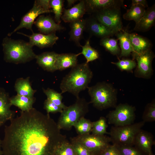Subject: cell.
<instances>
[{"instance_id":"cell-30","label":"cell","mask_w":155,"mask_h":155,"mask_svg":"<svg viewBox=\"0 0 155 155\" xmlns=\"http://www.w3.org/2000/svg\"><path fill=\"white\" fill-rule=\"evenodd\" d=\"M81 47L82 48V51L80 53V54L83 55L85 57L86 63H88L99 57L98 52L90 46L89 39L86 41L84 45H81Z\"/></svg>"},{"instance_id":"cell-39","label":"cell","mask_w":155,"mask_h":155,"mask_svg":"<svg viewBox=\"0 0 155 155\" xmlns=\"http://www.w3.org/2000/svg\"><path fill=\"white\" fill-rule=\"evenodd\" d=\"M44 105V108L46 110L48 115H49L50 113H61L63 110L61 108L47 99L45 100Z\"/></svg>"},{"instance_id":"cell-2","label":"cell","mask_w":155,"mask_h":155,"mask_svg":"<svg viewBox=\"0 0 155 155\" xmlns=\"http://www.w3.org/2000/svg\"><path fill=\"white\" fill-rule=\"evenodd\" d=\"M93 76L88 63L78 64L62 79L60 85L62 94L68 92L79 97L80 92L87 89Z\"/></svg>"},{"instance_id":"cell-26","label":"cell","mask_w":155,"mask_h":155,"mask_svg":"<svg viewBox=\"0 0 155 155\" xmlns=\"http://www.w3.org/2000/svg\"><path fill=\"white\" fill-rule=\"evenodd\" d=\"M128 33L124 30L117 33L115 35L119 40L121 53L119 56L126 57L134 51L128 35Z\"/></svg>"},{"instance_id":"cell-20","label":"cell","mask_w":155,"mask_h":155,"mask_svg":"<svg viewBox=\"0 0 155 155\" xmlns=\"http://www.w3.org/2000/svg\"><path fill=\"white\" fill-rule=\"evenodd\" d=\"M86 12L84 0H81L70 8L65 9L61 19L65 22L70 23L82 18Z\"/></svg>"},{"instance_id":"cell-9","label":"cell","mask_w":155,"mask_h":155,"mask_svg":"<svg viewBox=\"0 0 155 155\" xmlns=\"http://www.w3.org/2000/svg\"><path fill=\"white\" fill-rule=\"evenodd\" d=\"M73 138L85 146L93 155H100L111 142L110 137L105 135L90 133L78 135Z\"/></svg>"},{"instance_id":"cell-5","label":"cell","mask_w":155,"mask_h":155,"mask_svg":"<svg viewBox=\"0 0 155 155\" xmlns=\"http://www.w3.org/2000/svg\"><path fill=\"white\" fill-rule=\"evenodd\" d=\"M89 103L83 98H76L73 104L63 110L57 123L60 130L70 129L81 117L88 111Z\"/></svg>"},{"instance_id":"cell-18","label":"cell","mask_w":155,"mask_h":155,"mask_svg":"<svg viewBox=\"0 0 155 155\" xmlns=\"http://www.w3.org/2000/svg\"><path fill=\"white\" fill-rule=\"evenodd\" d=\"M155 22V5L148 7L142 16L137 23L134 30L137 32L148 31L154 25Z\"/></svg>"},{"instance_id":"cell-29","label":"cell","mask_w":155,"mask_h":155,"mask_svg":"<svg viewBox=\"0 0 155 155\" xmlns=\"http://www.w3.org/2000/svg\"><path fill=\"white\" fill-rule=\"evenodd\" d=\"M42 90L47 97V99L59 106L63 110L67 107L62 102L63 96L61 93L58 92L54 89L49 88L46 89L43 88Z\"/></svg>"},{"instance_id":"cell-11","label":"cell","mask_w":155,"mask_h":155,"mask_svg":"<svg viewBox=\"0 0 155 155\" xmlns=\"http://www.w3.org/2000/svg\"><path fill=\"white\" fill-rule=\"evenodd\" d=\"M155 55L151 49L139 55L133 56L137 62V71L140 75L148 77L152 71V62Z\"/></svg>"},{"instance_id":"cell-1","label":"cell","mask_w":155,"mask_h":155,"mask_svg":"<svg viewBox=\"0 0 155 155\" xmlns=\"http://www.w3.org/2000/svg\"><path fill=\"white\" fill-rule=\"evenodd\" d=\"M5 126L2 140L3 155H53L66 138L49 115L33 108L20 112Z\"/></svg>"},{"instance_id":"cell-4","label":"cell","mask_w":155,"mask_h":155,"mask_svg":"<svg viewBox=\"0 0 155 155\" xmlns=\"http://www.w3.org/2000/svg\"><path fill=\"white\" fill-rule=\"evenodd\" d=\"M87 89L91 98L89 103L97 109L102 110L116 106L117 91L112 84L99 82Z\"/></svg>"},{"instance_id":"cell-17","label":"cell","mask_w":155,"mask_h":155,"mask_svg":"<svg viewBox=\"0 0 155 155\" xmlns=\"http://www.w3.org/2000/svg\"><path fill=\"white\" fill-rule=\"evenodd\" d=\"M11 106L8 94L0 88V127L14 117L15 112L10 109Z\"/></svg>"},{"instance_id":"cell-23","label":"cell","mask_w":155,"mask_h":155,"mask_svg":"<svg viewBox=\"0 0 155 155\" xmlns=\"http://www.w3.org/2000/svg\"><path fill=\"white\" fill-rule=\"evenodd\" d=\"M86 23V19L82 18L70 23L69 40L78 46H81L80 41L85 30Z\"/></svg>"},{"instance_id":"cell-44","label":"cell","mask_w":155,"mask_h":155,"mask_svg":"<svg viewBox=\"0 0 155 155\" xmlns=\"http://www.w3.org/2000/svg\"><path fill=\"white\" fill-rule=\"evenodd\" d=\"M2 140L0 139V155H3V152L2 148Z\"/></svg>"},{"instance_id":"cell-22","label":"cell","mask_w":155,"mask_h":155,"mask_svg":"<svg viewBox=\"0 0 155 155\" xmlns=\"http://www.w3.org/2000/svg\"><path fill=\"white\" fill-rule=\"evenodd\" d=\"M80 55V53L58 54L55 64L56 70L62 71L75 66Z\"/></svg>"},{"instance_id":"cell-31","label":"cell","mask_w":155,"mask_h":155,"mask_svg":"<svg viewBox=\"0 0 155 155\" xmlns=\"http://www.w3.org/2000/svg\"><path fill=\"white\" fill-rule=\"evenodd\" d=\"M92 125V122L83 117L73 126L78 135H83L90 134L91 132Z\"/></svg>"},{"instance_id":"cell-8","label":"cell","mask_w":155,"mask_h":155,"mask_svg":"<svg viewBox=\"0 0 155 155\" xmlns=\"http://www.w3.org/2000/svg\"><path fill=\"white\" fill-rule=\"evenodd\" d=\"M121 8L106 9L95 13L92 16L116 34L124 30Z\"/></svg>"},{"instance_id":"cell-43","label":"cell","mask_w":155,"mask_h":155,"mask_svg":"<svg viewBox=\"0 0 155 155\" xmlns=\"http://www.w3.org/2000/svg\"><path fill=\"white\" fill-rule=\"evenodd\" d=\"M67 6L68 7L71 6L77 0H67Z\"/></svg>"},{"instance_id":"cell-13","label":"cell","mask_w":155,"mask_h":155,"mask_svg":"<svg viewBox=\"0 0 155 155\" xmlns=\"http://www.w3.org/2000/svg\"><path fill=\"white\" fill-rule=\"evenodd\" d=\"M28 38L29 43L32 46H35L40 49L52 46L59 39L55 32L48 34L33 32L31 35H28L22 33L18 32Z\"/></svg>"},{"instance_id":"cell-25","label":"cell","mask_w":155,"mask_h":155,"mask_svg":"<svg viewBox=\"0 0 155 155\" xmlns=\"http://www.w3.org/2000/svg\"><path fill=\"white\" fill-rule=\"evenodd\" d=\"M35 97L30 98L16 95L10 98L12 105L15 106L20 109L21 111H27L32 109L33 105L35 102Z\"/></svg>"},{"instance_id":"cell-14","label":"cell","mask_w":155,"mask_h":155,"mask_svg":"<svg viewBox=\"0 0 155 155\" xmlns=\"http://www.w3.org/2000/svg\"><path fill=\"white\" fill-rule=\"evenodd\" d=\"M86 12L91 14L107 8L120 7L123 5V0H84Z\"/></svg>"},{"instance_id":"cell-6","label":"cell","mask_w":155,"mask_h":155,"mask_svg":"<svg viewBox=\"0 0 155 155\" xmlns=\"http://www.w3.org/2000/svg\"><path fill=\"white\" fill-rule=\"evenodd\" d=\"M145 123L143 121L122 126H113L108 132L111 142L117 146H133L135 137Z\"/></svg>"},{"instance_id":"cell-42","label":"cell","mask_w":155,"mask_h":155,"mask_svg":"<svg viewBox=\"0 0 155 155\" xmlns=\"http://www.w3.org/2000/svg\"><path fill=\"white\" fill-rule=\"evenodd\" d=\"M132 4L140 5L145 8L148 7L147 1L146 0H132Z\"/></svg>"},{"instance_id":"cell-12","label":"cell","mask_w":155,"mask_h":155,"mask_svg":"<svg viewBox=\"0 0 155 155\" xmlns=\"http://www.w3.org/2000/svg\"><path fill=\"white\" fill-rule=\"evenodd\" d=\"M86 22L85 31L92 35L102 39L112 37L116 34L92 16L86 19Z\"/></svg>"},{"instance_id":"cell-7","label":"cell","mask_w":155,"mask_h":155,"mask_svg":"<svg viewBox=\"0 0 155 155\" xmlns=\"http://www.w3.org/2000/svg\"><path fill=\"white\" fill-rule=\"evenodd\" d=\"M135 107L127 104H120L110 111L106 116L109 124L122 126L134 123L135 115Z\"/></svg>"},{"instance_id":"cell-3","label":"cell","mask_w":155,"mask_h":155,"mask_svg":"<svg viewBox=\"0 0 155 155\" xmlns=\"http://www.w3.org/2000/svg\"><path fill=\"white\" fill-rule=\"evenodd\" d=\"M2 45L4 59L7 62L18 64L35 59L36 55L29 42L6 37L3 40Z\"/></svg>"},{"instance_id":"cell-24","label":"cell","mask_w":155,"mask_h":155,"mask_svg":"<svg viewBox=\"0 0 155 155\" xmlns=\"http://www.w3.org/2000/svg\"><path fill=\"white\" fill-rule=\"evenodd\" d=\"M14 87L17 95L20 96L33 98L36 92L32 87L29 77L18 78L15 82Z\"/></svg>"},{"instance_id":"cell-36","label":"cell","mask_w":155,"mask_h":155,"mask_svg":"<svg viewBox=\"0 0 155 155\" xmlns=\"http://www.w3.org/2000/svg\"><path fill=\"white\" fill-rule=\"evenodd\" d=\"M111 63L121 70L131 71L137 66V63L134 60L129 59H119L117 62Z\"/></svg>"},{"instance_id":"cell-16","label":"cell","mask_w":155,"mask_h":155,"mask_svg":"<svg viewBox=\"0 0 155 155\" xmlns=\"http://www.w3.org/2000/svg\"><path fill=\"white\" fill-rule=\"evenodd\" d=\"M40 32L48 34L63 30L64 27L56 23L51 17L43 15L39 16L34 23Z\"/></svg>"},{"instance_id":"cell-15","label":"cell","mask_w":155,"mask_h":155,"mask_svg":"<svg viewBox=\"0 0 155 155\" xmlns=\"http://www.w3.org/2000/svg\"><path fill=\"white\" fill-rule=\"evenodd\" d=\"M154 144L153 135L141 129L135 137L134 145L146 155H154L152 149V146Z\"/></svg>"},{"instance_id":"cell-41","label":"cell","mask_w":155,"mask_h":155,"mask_svg":"<svg viewBox=\"0 0 155 155\" xmlns=\"http://www.w3.org/2000/svg\"><path fill=\"white\" fill-rule=\"evenodd\" d=\"M35 1L43 9L48 10H51L50 0H37Z\"/></svg>"},{"instance_id":"cell-32","label":"cell","mask_w":155,"mask_h":155,"mask_svg":"<svg viewBox=\"0 0 155 155\" xmlns=\"http://www.w3.org/2000/svg\"><path fill=\"white\" fill-rule=\"evenodd\" d=\"M53 155H75V154L71 142L65 138L57 146Z\"/></svg>"},{"instance_id":"cell-28","label":"cell","mask_w":155,"mask_h":155,"mask_svg":"<svg viewBox=\"0 0 155 155\" xmlns=\"http://www.w3.org/2000/svg\"><path fill=\"white\" fill-rule=\"evenodd\" d=\"M118 40L111 37L105 38L101 39L100 44L112 55L118 56H120L121 50L118 44Z\"/></svg>"},{"instance_id":"cell-40","label":"cell","mask_w":155,"mask_h":155,"mask_svg":"<svg viewBox=\"0 0 155 155\" xmlns=\"http://www.w3.org/2000/svg\"><path fill=\"white\" fill-rule=\"evenodd\" d=\"M100 155H120L117 146L110 145Z\"/></svg>"},{"instance_id":"cell-19","label":"cell","mask_w":155,"mask_h":155,"mask_svg":"<svg viewBox=\"0 0 155 155\" xmlns=\"http://www.w3.org/2000/svg\"><path fill=\"white\" fill-rule=\"evenodd\" d=\"M128 35L134 51L133 56L151 49L152 43L147 38L134 33H128Z\"/></svg>"},{"instance_id":"cell-10","label":"cell","mask_w":155,"mask_h":155,"mask_svg":"<svg viewBox=\"0 0 155 155\" xmlns=\"http://www.w3.org/2000/svg\"><path fill=\"white\" fill-rule=\"evenodd\" d=\"M51 12H53L52 9L45 10L38 5L35 1L32 7L22 17L19 25L9 34V36H10L17 30L23 28L29 29L33 32L32 27L36 18L42 14Z\"/></svg>"},{"instance_id":"cell-34","label":"cell","mask_w":155,"mask_h":155,"mask_svg":"<svg viewBox=\"0 0 155 155\" xmlns=\"http://www.w3.org/2000/svg\"><path fill=\"white\" fill-rule=\"evenodd\" d=\"M63 0H50V5L54 14L55 21L58 24L61 22L63 4Z\"/></svg>"},{"instance_id":"cell-35","label":"cell","mask_w":155,"mask_h":155,"mask_svg":"<svg viewBox=\"0 0 155 155\" xmlns=\"http://www.w3.org/2000/svg\"><path fill=\"white\" fill-rule=\"evenodd\" d=\"M142 121L145 123L155 121V102L148 103L145 107L142 116Z\"/></svg>"},{"instance_id":"cell-37","label":"cell","mask_w":155,"mask_h":155,"mask_svg":"<svg viewBox=\"0 0 155 155\" xmlns=\"http://www.w3.org/2000/svg\"><path fill=\"white\" fill-rule=\"evenodd\" d=\"M71 141L75 155H93L85 146L73 138Z\"/></svg>"},{"instance_id":"cell-21","label":"cell","mask_w":155,"mask_h":155,"mask_svg":"<svg viewBox=\"0 0 155 155\" xmlns=\"http://www.w3.org/2000/svg\"><path fill=\"white\" fill-rule=\"evenodd\" d=\"M58 53L55 52H46L36 55V63L44 70L53 72L56 71L55 62Z\"/></svg>"},{"instance_id":"cell-33","label":"cell","mask_w":155,"mask_h":155,"mask_svg":"<svg viewBox=\"0 0 155 155\" xmlns=\"http://www.w3.org/2000/svg\"><path fill=\"white\" fill-rule=\"evenodd\" d=\"M106 119L104 117H101L99 119L92 122V134L97 135H103L108 134L106 131L108 127Z\"/></svg>"},{"instance_id":"cell-38","label":"cell","mask_w":155,"mask_h":155,"mask_svg":"<svg viewBox=\"0 0 155 155\" xmlns=\"http://www.w3.org/2000/svg\"><path fill=\"white\" fill-rule=\"evenodd\" d=\"M116 146L120 155H146L135 147H133V146Z\"/></svg>"},{"instance_id":"cell-27","label":"cell","mask_w":155,"mask_h":155,"mask_svg":"<svg viewBox=\"0 0 155 155\" xmlns=\"http://www.w3.org/2000/svg\"><path fill=\"white\" fill-rule=\"evenodd\" d=\"M143 6L138 4H132L130 8L123 16L124 19L127 20H133L137 23L140 20L145 10Z\"/></svg>"}]
</instances>
